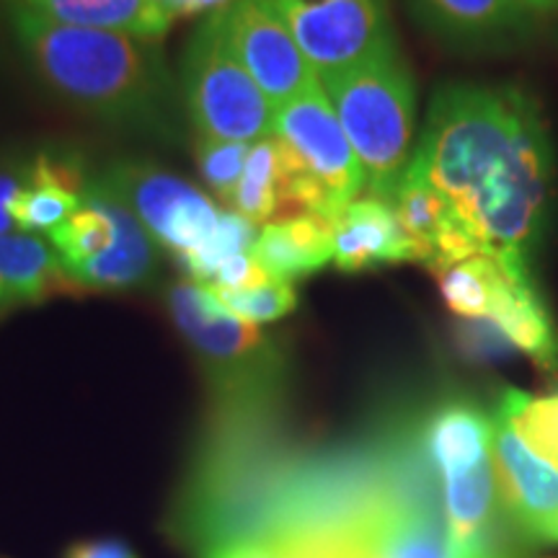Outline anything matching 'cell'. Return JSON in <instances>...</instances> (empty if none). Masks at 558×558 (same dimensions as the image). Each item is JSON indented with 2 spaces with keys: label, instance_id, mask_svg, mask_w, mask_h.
Wrapping results in <instances>:
<instances>
[{
  "label": "cell",
  "instance_id": "31",
  "mask_svg": "<svg viewBox=\"0 0 558 558\" xmlns=\"http://www.w3.org/2000/svg\"><path fill=\"white\" fill-rule=\"evenodd\" d=\"M21 190H24L21 171L0 169V235H11L16 230V222H13V202L19 199Z\"/></svg>",
  "mask_w": 558,
  "mask_h": 558
},
{
  "label": "cell",
  "instance_id": "22",
  "mask_svg": "<svg viewBox=\"0 0 558 558\" xmlns=\"http://www.w3.org/2000/svg\"><path fill=\"white\" fill-rule=\"evenodd\" d=\"M251 145L233 143V140H218L197 135L194 143V158L207 190L220 199L222 205H233L235 190H239L243 169H246Z\"/></svg>",
  "mask_w": 558,
  "mask_h": 558
},
{
  "label": "cell",
  "instance_id": "8",
  "mask_svg": "<svg viewBox=\"0 0 558 558\" xmlns=\"http://www.w3.org/2000/svg\"><path fill=\"white\" fill-rule=\"evenodd\" d=\"M341 213L365 192V173L344 135L324 86L313 83L295 99L275 109V132Z\"/></svg>",
  "mask_w": 558,
  "mask_h": 558
},
{
  "label": "cell",
  "instance_id": "9",
  "mask_svg": "<svg viewBox=\"0 0 558 558\" xmlns=\"http://www.w3.org/2000/svg\"><path fill=\"white\" fill-rule=\"evenodd\" d=\"M226 24L235 58L275 109L318 83L311 62L267 0H233Z\"/></svg>",
  "mask_w": 558,
  "mask_h": 558
},
{
  "label": "cell",
  "instance_id": "25",
  "mask_svg": "<svg viewBox=\"0 0 558 558\" xmlns=\"http://www.w3.org/2000/svg\"><path fill=\"white\" fill-rule=\"evenodd\" d=\"M21 177H24L26 186H54V190H62L81 199L83 194H86L90 181H94L88 179L83 158H78L70 150L37 153V156L21 169Z\"/></svg>",
  "mask_w": 558,
  "mask_h": 558
},
{
  "label": "cell",
  "instance_id": "3",
  "mask_svg": "<svg viewBox=\"0 0 558 558\" xmlns=\"http://www.w3.org/2000/svg\"><path fill=\"white\" fill-rule=\"evenodd\" d=\"M365 173L367 197H393L411 163L416 90L399 45L320 81Z\"/></svg>",
  "mask_w": 558,
  "mask_h": 558
},
{
  "label": "cell",
  "instance_id": "27",
  "mask_svg": "<svg viewBox=\"0 0 558 558\" xmlns=\"http://www.w3.org/2000/svg\"><path fill=\"white\" fill-rule=\"evenodd\" d=\"M267 538L282 543L290 558H360L333 527L290 530V533L267 535Z\"/></svg>",
  "mask_w": 558,
  "mask_h": 558
},
{
  "label": "cell",
  "instance_id": "18",
  "mask_svg": "<svg viewBox=\"0 0 558 558\" xmlns=\"http://www.w3.org/2000/svg\"><path fill=\"white\" fill-rule=\"evenodd\" d=\"M437 32L458 39H494L518 34L530 13L522 0H414Z\"/></svg>",
  "mask_w": 558,
  "mask_h": 558
},
{
  "label": "cell",
  "instance_id": "35",
  "mask_svg": "<svg viewBox=\"0 0 558 558\" xmlns=\"http://www.w3.org/2000/svg\"><path fill=\"white\" fill-rule=\"evenodd\" d=\"M0 295H3V288H0Z\"/></svg>",
  "mask_w": 558,
  "mask_h": 558
},
{
  "label": "cell",
  "instance_id": "33",
  "mask_svg": "<svg viewBox=\"0 0 558 558\" xmlns=\"http://www.w3.org/2000/svg\"><path fill=\"white\" fill-rule=\"evenodd\" d=\"M530 16H550V13H558V0H522Z\"/></svg>",
  "mask_w": 558,
  "mask_h": 558
},
{
  "label": "cell",
  "instance_id": "23",
  "mask_svg": "<svg viewBox=\"0 0 558 558\" xmlns=\"http://www.w3.org/2000/svg\"><path fill=\"white\" fill-rule=\"evenodd\" d=\"M207 288L215 292V298L220 300V305L230 316L256 326L288 318L298 308L295 284L279 282V279H271V282L254 290H222L213 288V284H207Z\"/></svg>",
  "mask_w": 558,
  "mask_h": 558
},
{
  "label": "cell",
  "instance_id": "30",
  "mask_svg": "<svg viewBox=\"0 0 558 558\" xmlns=\"http://www.w3.org/2000/svg\"><path fill=\"white\" fill-rule=\"evenodd\" d=\"M62 558H140L137 550L122 538L78 541L65 550Z\"/></svg>",
  "mask_w": 558,
  "mask_h": 558
},
{
  "label": "cell",
  "instance_id": "4",
  "mask_svg": "<svg viewBox=\"0 0 558 558\" xmlns=\"http://www.w3.org/2000/svg\"><path fill=\"white\" fill-rule=\"evenodd\" d=\"M166 308L197 354L220 403L259 409L279 393L284 378L282 347L262 326L230 316L207 284L192 279L169 284Z\"/></svg>",
  "mask_w": 558,
  "mask_h": 558
},
{
  "label": "cell",
  "instance_id": "11",
  "mask_svg": "<svg viewBox=\"0 0 558 558\" xmlns=\"http://www.w3.org/2000/svg\"><path fill=\"white\" fill-rule=\"evenodd\" d=\"M360 558H460L442 514L414 501H390L333 527Z\"/></svg>",
  "mask_w": 558,
  "mask_h": 558
},
{
  "label": "cell",
  "instance_id": "32",
  "mask_svg": "<svg viewBox=\"0 0 558 558\" xmlns=\"http://www.w3.org/2000/svg\"><path fill=\"white\" fill-rule=\"evenodd\" d=\"M173 19H194V16H213V13L226 11L233 5V0H163Z\"/></svg>",
  "mask_w": 558,
  "mask_h": 558
},
{
  "label": "cell",
  "instance_id": "21",
  "mask_svg": "<svg viewBox=\"0 0 558 558\" xmlns=\"http://www.w3.org/2000/svg\"><path fill=\"white\" fill-rule=\"evenodd\" d=\"M497 416L530 452L558 471V390L548 396H530L525 390L507 388L499 399Z\"/></svg>",
  "mask_w": 558,
  "mask_h": 558
},
{
  "label": "cell",
  "instance_id": "17",
  "mask_svg": "<svg viewBox=\"0 0 558 558\" xmlns=\"http://www.w3.org/2000/svg\"><path fill=\"white\" fill-rule=\"evenodd\" d=\"M492 320L518 352L527 354L546 373H558V331L530 271H514L509 277Z\"/></svg>",
  "mask_w": 558,
  "mask_h": 558
},
{
  "label": "cell",
  "instance_id": "24",
  "mask_svg": "<svg viewBox=\"0 0 558 558\" xmlns=\"http://www.w3.org/2000/svg\"><path fill=\"white\" fill-rule=\"evenodd\" d=\"M81 197L54 190V186L24 184L19 199L13 202V222L21 233H50L81 207Z\"/></svg>",
  "mask_w": 558,
  "mask_h": 558
},
{
  "label": "cell",
  "instance_id": "13",
  "mask_svg": "<svg viewBox=\"0 0 558 558\" xmlns=\"http://www.w3.org/2000/svg\"><path fill=\"white\" fill-rule=\"evenodd\" d=\"M3 5L58 24L122 32L148 41L163 39L173 24L163 0H3Z\"/></svg>",
  "mask_w": 558,
  "mask_h": 558
},
{
  "label": "cell",
  "instance_id": "12",
  "mask_svg": "<svg viewBox=\"0 0 558 558\" xmlns=\"http://www.w3.org/2000/svg\"><path fill=\"white\" fill-rule=\"evenodd\" d=\"M403 262H414V251L388 199L365 194L339 215L333 233V264L339 271L357 275Z\"/></svg>",
  "mask_w": 558,
  "mask_h": 558
},
{
  "label": "cell",
  "instance_id": "28",
  "mask_svg": "<svg viewBox=\"0 0 558 558\" xmlns=\"http://www.w3.org/2000/svg\"><path fill=\"white\" fill-rule=\"evenodd\" d=\"M199 558H290V554L275 538L246 535V538L209 541L207 546H202Z\"/></svg>",
  "mask_w": 558,
  "mask_h": 558
},
{
  "label": "cell",
  "instance_id": "16",
  "mask_svg": "<svg viewBox=\"0 0 558 558\" xmlns=\"http://www.w3.org/2000/svg\"><path fill=\"white\" fill-rule=\"evenodd\" d=\"M422 442L435 476L469 469L492 458L494 416L484 414L473 403H445L432 411Z\"/></svg>",
  "mask_w": 558,
  "mask_h": 558
},
{
  "label": "cell",
  "instance_id": "34",
  "mask_svg": "<svg viewBox=\"0 0 558 558\" xmlns=\"http://www.w3.org/2000/svg\"><path fill=\"white\" fill-rule=\"evenodd\" d=\"M550 546H558V525L554 530V541H550Z\"/></svg>",
  "mask_w": 558,
  "mask_h": 558
},
{
  "label": "cell",
  "instance_id": "20",
  "mask_svg": "<svg viewBox=\"0 0 558 558\" xmlns=\"http://www.w3.org/2000/svg\"><path fill=\"white\" fill-rule=\"evenodd\" d=\"M284 190V158L279 140L264 137L251 145L246 169H243L241 184L235 190L233 207L235 213L254 222V226H269L275 218L279 194Z\"/></svg>",
  "mask_w": 558,
  "mask_h": 558
},
{
  "label": "cell",
  "instance_id": "14",
  "mask_svg": "<svg viewBox=\"0 0 558 558\" xmlns=\"http://www.w3.org/2000/svg\"><path fill=\"white\" fill-rule=\"evenodd\" d=\"M0 288L9 303L39 305L58 298H86L90 292L62 267L47 239L0 235Z\"/></svg>",
  "mask_w": 558,
  "mask_h": 558
},
{
  "label": "cell",
  "instance_id": "6",
  "mask_svg": "<svg viewBox=\"0 0 558 558\" xmlns=\"http://www.w3.org/2000/svg\"><path fill=\"white\" fill-rule=\"evenodd\" d=\"M132 209L150 239L173 256L179 267L213 241L222 209L205 192L156 163L122 160L99 177Z\"/></svg>",
  "mask_w": 558,
  "mask_h": 558
},
{
  "label": "cell",
  "instance_id": "5",
  "mask_svg": "<svg viewBox=\"0 0 558 558\" xmlns=\"http://www.w3.org/2000/svg\"><path fill=\"white\" fill-rule=\"evenodd\" d=\"M226 11L202 19L194 32L181 62V94L197 135L254 145L275 132V107L235 58Z\"/></svg>",
  "mask_w": 558,
  "mask_h": 558
},
{
  "label": "cell",
  "instance_id": "15",
  "mask_svg": "<svg viewBox=\"0 0 558 558\" xmlns=\"http://www.w3.org/2000/svg\"><path fill=\"white\" fill-rule=\"evenodd\" d=\"M333 233H337V220L326 215H303L288 222H271L256 235L251 256L271 279L298 282L333 259Z\"/></svg>",
  "mask_w": 558,
  "mask_h": 558
},
{
  "label": "cell",
  "instance_id": "2",
  "mask_svg": "<svg viewBox=\"0 0 558 558\" xmlns=\"http://www.w3.org/2000/svg\"><path fill=\"white\" fill-rule=\"evenodd\" d=\"M5 13L34 75L73 109L128 128H158L169 114L177 86L160 41Z\"/></svg>",
  "mask_w": 558,
  "mask_h": 558
},
{
  "label": "cell",
  "instance_id": "29",
  "mask_svg": "<svg viewBox=\"0 0 558 558\" xmlns=\"http://www.w3.org/2000/svg\"><path fill=\"white\" fill-rule=\"evenodd\" d=\"M271 282V277L264 271L259 262L248 254H239L230 256L228 262L220 264V269L215 271L213 277V288H222V290H254L262 288V284Z\"/></svg>",
  "mask_w": 558,
  "mask_h": 558
},
{
  "label": "cell",
  "instance_id": "19",
  "mask_svg": "<svg viewBox=\"0 0 558 558\" xmlns=\"http://www.w3.org/2000/svg\"><path fill=\"white\" fill-rule=\"evenodd\" d=\"M514 271L501 264L497 256L476 254L471 259L456 262L450 267L437 269L439 292L445 305L460 318H492L501 292Z\"/></svg>",
  "mask_w": 558,
  "mask_h": 558
},
{
  "label": "cell",
  "instance_id": "10",
  "mask_svg": "<svg viewBox=\"0 0 558 558\" xmlns=\"http://www.w3.org/2000/svg\"><path fill=\"white\" fill-rule=\"evenodd\" d=\"M492 456L501 505L512 525L525 541L550 546L558 525V471L530 452L497 414Z\"/></svg>",
  "mask_w": 558,
  "mask_h": 558
},
{
  "label": "cell",
  "instance_id": "7",
  "mask_svg": "<svg viewBox=\"0 0 558 558\" xmlns=\"http://www.w3.org/2000/svg\"><path fill=\"white\" fill-rule=\"evenodd\" d=\"M318 81L396 45L386 0H267Z\"/></svg>",
  "mask_w": 558,
  "mask_h": 558
},
{
  "label": "cell",
  "instance_id": "26",
  "mask_svg": "<svg viewBox=\"0 0 558 558\" xmlns=\"http://www.w3.org/2000/svg\"><path fill=\"white\" fill-rule=\"evenodd\" d=\"M452 344L463 360L473 365H492L512 357L518 349L492 318H463L452 326Z\"/></svg>",
  "mask_w": 558,
  "mask_h": 558
},
{
  "label": "cell",
  "instance_id": "1",
  "mask_svg": "<svg viewBox=\"0 0 558 558\" xmlns=\"http://www.w3.org/2000/svg\"><path fill=\"white\" fill-rule=\"evenodd\" d=\"M409 169L450 202L484 254L530 271L554 199V153L538 104L514 86H445Z\"/></svg>",
  "mask_w": 558,
  "mask_h": 558
}]
</instances>
